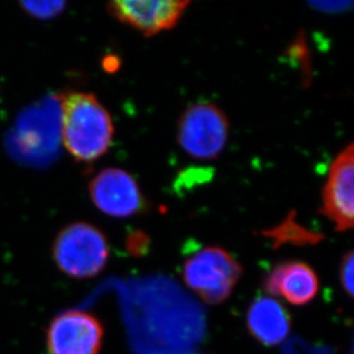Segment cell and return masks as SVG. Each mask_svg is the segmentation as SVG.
<instances>
[{"instance_id": "cell-1", "label": "cell", "mask_w": 354, "mask_h": 354, "mask_svg": "<svg viewBox=\"0 0 354 354\" xmlns=\"http://www.w3.org/2000/svg\"><path fill=\"white\" fill-rule=\"evenodd\" d=\"M61 139L80 163H92L111 148L115 127L109 111L93 93L68 91L60 95Z\"/></svg>"}, {"instance_id": "cell-2", "label": "cell", "mask_w": 354, "mask_h": 354, "mask_svg": "<svg viewBox=\"0 0 354 354\" xmlns=\"http://www.w3.org/2000/svg\"><path fill=\"white\" fill-rule=\"evenodd\" d=\"M52 256L64 275L84 280L104 271L111 248L100 228L86 221H75L57 233L52 245Z\"/></svg>"}, {"instance_id": "cell-3", "label": "cell", "mask_w": 354, "mask_h": 354, "mask_svg": "<svg viewBox=\"0 0 354 354\" xmlns=\"http://www.w3.org/2000/svg\"><path fill=\"white\" fill-rule=\"evenodd\" d=\"M243 274L242 265L224 248L210 245L184 261L181 275L185 283L210 305L227 301Z\"/></svg>"}, {"instance_id": "cell-4", "label": "cell", "mask_w": 354, "mask_h": 354, "mask_svg": "<svg viewBox=\"0 0 354 354\" xmlns=\"http://www.w3.org/2000/svg\"><path fill=\"white\" fill-rule=\"evenodd\" d=\"M230 136V122L217 104L201 101L189 106L178 123V142L192 158H217Z\"/></svg>"}, {"instance_id": "cell-5", "label": "cell", "mask_w": 354, "mask_h": 354, "mask_svg": "<svg viewBox=\"0 0 354 354\" xmlns=\"http://www.w3.org/2000/svg\"><path fill=\"white\" fill-rule=\"evenodd\" d=\"M104 328L90 312L71 310L57 315L46 331L48 354H100Z\"/></svg>"}, {"instance_id": "cell-6", "label": "cell", "mask_w": 354, "mask_h": 354, "mask_svg": "<svg viewBox=\"0 0 354 354\" xmlns=\"http://www.w3.org/2000/svg\"><path fill=\"white\" fill-rule=\"evenodd\" d=\"M88 194L97 210L111 218H130L146 207L137 180L118 167H107L95 174L88 184Z\"/></svg>"}, {"instance_id": "cell-7", "label": "cell", "mask_w": 354, "mask_h": 354, "mask_svg": "<svg viewBox=\"0 0 354 354\" xmlns=\"http://www.w3.org/2000/svg\"><path fill=\"white\" fill-rule=\"evenodd\" d=\"M354 147L350 144L331 163L322 191L321 214L337 232L350 231L354 223Z\"/></svg>"}, {"instance_id": "cell-8", "label": "cell", "mask_w": 354, "mask_h": 354, "mask_svg": "<svg viewBox=\"0 0 354 354\" xmlns=\"http://www.w3.org/2000/svg\"><path fill=\"white\" fill-rule=\"evenodd\" d=\"M191 1L187 0H132L111 1L108 13L146 37L177 26Z\"/></svg>"}, {"instance_id": "cell-9", "label": "cell", "mask_w": 354, "mask_h": 354, "mask_svg": "<svg viewBox=\"0 0 354 354\" xmlns=\"http://www.w3.org/2000/svg\"><path fill=\"white\" fill-rule=\"evenodd\" d=\"M263 289L270 297L283 298L289 304L304 306L315 301L320 280L313 268L304 261H282L264 277Z\"/></svg>"}, {"instance_id": "cell-10", "label": "cell", "mask_w": 354, "mask_h": 354, "mask_svg": "<svg viewBox=\"0 0 354 354\" xmlns=\"http://www.w3.org/2000/svg\"><path fill=\"white\" fill-rule=\"evenodd\" d=\"M245 327L259 344L273 348L283 343L290 334V313L275 298L258 296L248 308Z\"/></svg>"}, {"instance_id": "cell-11", "label": "cell", "mask_w": 354, "mask_h": 354, "mask_svg": "<svg viewBox=\"0 0 354 354\" xmlns=\"http://www.w3.org/2000/svg\"><path fill=\"white\" fill-rule=\"evenodd\" d=\"M19 6L24 13L37 20H52L64 13L67 3L64 0L50 1H20Z\"/></svg>"}, {"instance_id": "cell-12", "label": "cell", "mask_w": 354, "mask_h": 354, "mask_svg": "<svg viewBox=\"0 0 354 354\" xmlns=\"http://www.w3.org/2000/svg\"><path fill=\"white\" fill-rule=\"evenodd\" d=\"M353 268L354 254L353 250H350L342 259L341 270H339L342 287L350 297L353 296Z\"/></svg>"}, {"instance_id": "cell-13", "label": "cell", "mask_w": 354, "mask_h": 354, "mask_svg": "<svg viewBox=\"0 0 354 354\" xmlns=\"http://www.w3.org/2000/svg\"><path fill=\"white\" fill-rule=\"evenodd\" d=\"M315 7H317L319 10H329V6H330V3H315ZM333 5H334V8H330L331 10H335V7L336 8H342V10H344L345 7H346V3H333Z\"/></svg>"}]
</instances>
